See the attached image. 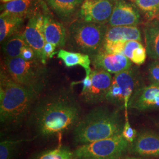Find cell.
Here are the masks:
<instances>
[{
  "mask_svg": "<svg viewBox=\"0 0 159 159\" xmlns=\"http://www.w3.org/2000/svg\"><path fill=\"white\" fill-rule=\"evenodd\" d=\"M33 139H1L0 143V159H13L21 143Z\"/></svg>",
  "mask_w": 159,
  "mask_h": 159,
  "instance_id": "cell-24",
  "label": "cell"
},
{
  "mask_svg": "<svg viewBox=\"0 0 159 159\" xmlns=\"http://www.w3.org/2000/svg\"><path fill=\"white\" fill-rule=\"evenodd\" d=\"M12 1H14V0H1V1L3 2H8Z\"/></svg>",
  "mask_w": 159,
  "mask_h": 159,
  "instance_id": "cell-32",
  "label": "cell"
},
{
  "mask_svg": "<svg viewBox=\"0 0 159 159\" xmlns=\"http://www.w3.org/2000/svg\"><path fill=\"white\" fill-rule=\"evenodd\" d=\"M144 33L148 55L154 60H159V20L148 24Z\"/></svg>",
  "mask_w": 159,
  "mask_h": 159,
  "instance_id": "cell-18",
  "label": "cell"
},
{
  "mask_svg": "<svg viewBox=\"0 0 159 159\" xmlns=\"http://www.w3.org/2000/svg\"></svg>",
  "mask_w": 159,
  "mask_h": 159,
  "instance_id": "cell-33",
  "label": "cell"
},
{
  "mask_svg": "<svg viewBox=\"0 0 159 159\" xmlns=\"http://www.w3.org/2000/svg\"><path fill=\"white\" fill-rule=\"evenodd\" d=\"M6 71L18 83L42 90L44 83L46 70L37 57L25 60L21 57L5 58Z\"/></svg>",
  "mask_w": 159,
  "mask_h": 159,
  "instance_id": "cell-5",
  "label": "cell"
},
{
  "mask_svg": "<svg viewBox=\"0 0 159 159\" xmlns=\"http://www.w3.org/2000/svg\"><path fill=\"white\" fill-rule=\"evenodd\" d=\"M125 121L119 109L98 106L82 117L73 130L75 143L83 145L122 133Z\"/></svg>",
  "mask_w": 159,
  "mask_h": 159,
  "instance_id": "cell-3",
  "label": "cell"
},
{
  "mask_svg": "<svg viewBox=\"0 0 159 159\" xmlns=\"http://www.w3.org/2000/svg\"><path fill=\"white\" fill-rule=\"evenodd\" d=\"M83 0H47L48 5L63 20L72 17Z\"/></svg>",
  "mask_w": 159,
  "mask_h": 159,
  "instance_id": "cell-21",
  "label": "cell"
},
{
  "mask_svg": "<svg viewBox=\"0 0 159 159\" xmlns=\"http://www.w3.org/2000/svg\"><path fill=\"white\" fill-rule=\"evenodd\" d=\"M148 79L152 83L159 85V60H155L150 63L148 68Z\"/></svg>",
  "mask_w": 159,
  "mask_h": 159,
  "instance_id": "cell-28",
  "label": "cell"
},
{
  "mask_svg": "<svg viewBox=\"0 0 159 159\" xmlns=\"http://www.w3.org/2000/svg\"><path fill=\"white\" fill-rule=\"evenodd\" d=\"M25 17L6 12H2L0 16V41L18 33Z\"/></svg>",
  "mask_w": 159,
  "mask_h": 159,
  "instance_id": "cell-17",
  "label": "cell"
},
{
  "mask_svg": "<svg viewBox=\"0 0 159 159\" xmlns=\"http://www.w3.org/2000/svg\"><path fill=\"white\" fill-rule=\"evenodd\" d=\"M41 90L19 84L6 71L0 76V121L5 129H15L29 118Z\"/></svg>",
  "mask_w": 159,
  "mask_h": 159,
  "instance_id": "cell-2",
  "label": "cell"
},
{
  "mask_svg": "<svg viewBox=\"0 0 159 159\" xmlns=\"http://www.w3.org/2000/svg\"><path fill=\"white\" fill-rule=\"evenodd\" d=\"M56 46L50 43H47L44 47V56L46 61L48 58H51L57 52H56Z\"/></svg>",
  "mask_w": 159,
  "mask_h": 159,
  "instance_id": "cell-29",
  "label": "cell"
},
{
  "mask_svg": "<svg viewBox=\"0 0 159 159\" xmlns=\"http://www.w3.org/2000/svg\"><path fill=\"white\" fill-rule=\"evenodd\" d=\"M57 57L63 61L67 67L80 66L85 70V76H89L91 73V60L90 56L79 52H71L64 50H60L57 52Z\"/></svg>",
  "mask_w": 159,
  "mask_h": 159,
  "instance_id": "cell-19",
  "label": "cell"
},
{
  "mask_svg": "<svg viewBox=\"0 0 159 159\" xmlns=\"http://www.w3.org/2000/svg\"><path fill=\"white\" fill-rule=\"evenodd\" d=\"M31 159H75L74 152L68 147L60 146L43 151Z\"/></svg>",
  "mask_w": 159,
  "mask_h": 159,
  "instance_id": "cell-25",
  "label": "cell"
},
{
  "mask_svg": "<svg viewBox=\"0 0 159 159\" xmlns=\"http://www.w3.org/2000/svg\"><path fill=\"white\" fill-rule=\"evenodd\" d=\"M90 85L82 90L81 97L85 102L96 104L106 100V98L111 87L113 77L107 71L96 68L91 71L90 74Z\"/></svg>",
  "mask_w": 159,
  "mask_h": 159,
  "instance_id": "cell-8",
  "label": "cell"
},
{
  "mask_svg": "<svg viewBox=\"0 0 159 159\" xmlns=\"http://www.w3.org/2000/svg\"><path fill=\"white\" fill-rule=\"evenodd\" d=\"M129 107L140 111L159 108V85L152 84L136 89Z\"/></svg>",
  "mask_w": 159,
  "mask_h": 159,
  "instance_id": "cell-11",
  "label": "cell"
},
{
  "mask_svg": "<svg viewBox=\"0 0 159 159\" xmlns=\"http://www.w3.org/2000/svg\"><path fill=\"white\" fill-rule=\"evenodd\" d=\"M29 46L23 33L18 32L3 41L2 51L6 58L21 57L23 49Z\"/></svg>",
  "mask_w": 159,
  "mask_h": 159,
  "instance_id": "cell-20",
  "label": "cell"
},
{
  "mask_svg": "<svg viewBox=\"0 0 159 159\" xmlns=\"http://www.w3.org/2000/svg\"><path fill=\"white\" fill-rule=\"evenodd\" d=\"M130 145L120 134L80 145L73 152L76 159H120L130 149Z\"/></svg>",
  "mask_w": 159,
  "mask_h": 159,
  "instance_id": "cell-6",
  "label": "cell"
},
{
  "mask_svg": "<svg viewBox=\"0 0 159 159\" xmlns=\"http://www.w3.org/2000/svg\"><path fill=\"white\" fill-rule=\"evenodd\" d=\"M107 28L84 21L74 23L70 28V43L74 50L92 57L102 50Z\"/></svg>",
  "mask_w": 159,
  "mask_h": 159,
  "instance_id": "cell-4",
  "label": "cell"
},
{
  "mask_svg": "<svg viewBox=\"0 0 159 159\" xmlns=\"http://www.w3.org/2000/svg\"><path fill=\"white\" fill-rule=\"evenodd\" d=\"M137 84L136 72L129 68L119 74H114L106 101L123 107L128 113L129 102L135 91Z\"/></svg>",
  "mask_w": 159,
  "mask_h": 159,
  "instance_id": "cell-7",
  "label": "cell"
},
{
  "mask_svg": "<svg viewBox=\"0 0 159 159\" xmlns=\"http://www.w3.org/2000/svg\"><path fill=\"white\" fill-rule=\"evenodd\" d=\"M35 0H14L6 2L1 7L2 12L20 15L23 17L29 16L34 13Z\"/></svg>",
  "mask_w": 159,
  "mask_h": 159,
  "instance_id": "cell-23",
  "label": "cell"
},
{
  "mask_svg": "<svg viewBox=\"0 0 159 159\" xmlns=\"http://www.w3.org/2000/svg\"><path fill=\"white\" fill-rule=\"evenodd\" d=\"M21 57L25 60H31L37 57L34 50L30 46H27L23 49Z\"/></svg>",
  "mask_w": 159,
  "mask_h": 159,
  "instance_id": "cell-30",
  "label": "cell"
},
{
  "mask_svg": "<svg viewBox=\"0 0 159 159\" xmlns=\"http://www.w3.org/2000/svg\"><path fill=\"white\" fill-rule=\"evenodd\" d=\"M81 117V109L73 93L64 89L39 98L27 121L35 138L50 139L73 130Z\"/></svg>",
  "mask_w": 159,
  "mask_h": 159,
  "instance_id": "cell-1",
  "label": "cell"
},
{
  "mask_svg": "<svg viewBox=\"0 0 159 159\" xmlns=\"http://www.w3.org/2000/svg\"><path fill=\"white\" fill-rule=\"evenodd\" d=\"M120 159H143L140 157H123Z\"/></svg>",
  "mask_w": 159,
  "mask_h": 159,
  "instance_id": "cell-31",
  "label": "cell"
},
{
  "mask_svg": "<svg viewBox=\"0 0 159 159\" xmlns=\"http://www.w3.org/2000/svg\"><path fill=\"white\" fill-rule=\"evenodd\" d=\"M121 134L125 140L130 144H132L134 142L137 136V131L133 129L130 124L128 117V113H125V124Z\"/></svg>",
  "mask_w": 159,
  "mask_h": 159,
  "instance_id": "cell-27",
  "label": "cell"
},
{
  "mask_svg": "<svg viewBox=\"0 0 159 159\" xmlns=\"http://www.w3.org/2000/svg\"><path fill=\"white\" fill-rule=\"evenodd\" d=\"M114 6L111 0H84L80 16L85 22L106 24L109 21Z\"/></svg>",
  "mask_w": 159,
  "mask_h": 159,
  "instance_id": "cell-10",
  "label": "cell"
},
{
  "mask_svg": "<svg viewBox=\"0 0 159 159\" xmlns=\"http://www.w3.org/2000/svg\"><path fill=\"white\" fill-rule=\"evenodd\" d=\"M142 33L137 27H110L106 31L104 43L137 40L142 41Z\"/></svg>",
  "mask_w": 159,
  "mask_h": 159,
  "instance_id": "cell-16",
  "label": "cell"
},
{
  "mask_svg": "<svg viewBox=\"0 0 159 159\" xmlns=\"http://www.w3.org/2000/svg\"><path fill=\"white\" fill-rule=\"evenodd\" d=\"M96 68L102 69L110 74H119L131 68L132 62L123 54L100 51L92 56Z\"/></svg>",
  "mask_w": 159,
  "mask_h": 159,
  "instance_id": "cell-13",
  "label": "cell"
},
{
  "mask_svg": "<svg viewBox=\"0 0 159 159\" xmlns=\"http://www.w3.org/2000/svg\"><path fill=\"white\" fill-rule=\"evenodd\" d=\"M140 19L136 7L125 0H118L108 23L110 27H136L140 23Z\"/></svg>",
  "mask_w": 159,
  "mask_h": 159,
  "instance_id": "cell-12",
  "label": "cell"
},
{
  "mask_svg": "<svg viewBox=\"0 0 159 159\" xmlns=\"http://www.w3.org/2000/svg\"><path fill=\"white\" fill-rule=\"evenodd\" d=\"M148 20H159V0H132Z\"/></svg>",
  "mask_w": 159,
  "mask_h": 159,
  "instance_id": "cell-26",
  "label": "cell"
},
{
  "mask_svg": "<svg viewBox=\"0 0 159 159\" xmlns=\"http://www.w3.org/2000/svg\"><path fill=\"white\" fill-rule=\"evenodd\" d=\"M44 35L47 43H50L57 47H63L66 43V31L62 24L53 18L44 14Z\"/></svg>",
  "mask_w": 159,
  "mask_h": 159,
  "instance_id": "cell-15",
  "label": "cell"
},
{
  "mask_svg": "<svg viewBox=\"0 0 159 159\" xmlns=\"http://www.w3.org/2000/svg\"><path fill=\"white\" fill-rule=\"evenodd\" d=\"M44 20V14L34 12L30 16L23 34L29 46L35 52L37 58L45 65L44 47L46 41L43 32Z\"/></svg>",
  "mask_w": 159,
  "mask_h": 159,
  "instance_id": "cell-9",
  "label": "cell"
},
{
  "mask_svg": "<svg viewBox=\"0 0 159 159\" xmlns=\"http://www.w3.org/2000/svg\"><path fill=\"white\" fill-rule=\"evenodd\" d=\"M131 144L134 153L143 157H159V134L154 131H143Z\"/></svg>",
  "mask_w": 159,
  "mask_h": 159,
  "instance_id": "cell-14",
  "label": "cell"
},
{
  "mask_svg": "<svg viewBox=\"0 0 159 159\" xmlns=\"http://www.w3.org/2000/svg\"><path fill=\"white\" fill-rule=\"evenodd\" d=\"M146 48L141 43L137 40L125 41L123 49V55L127 57L132 63L142 65L145 62L147 56Z\"/></svg>",
  "mask_w": 159,
  "mask_h": 159,
  "instance_id": "cell-22",
  "label": "cell"
}]
</instances>
